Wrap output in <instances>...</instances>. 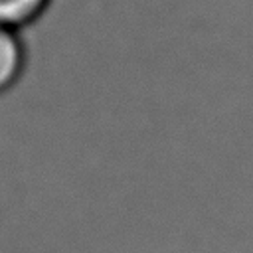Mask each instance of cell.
<instances>
[{
  "label": "cell",
  "instance_id": "7a4b0ae2",
  "mask_svg": "<svg viewBox=\"0 0 253 253\" xmlns=\"http://www.w3.org/2000/svg\"><path fill=\"white\" fill-rule=\"evenodd\" d=\"M49 0H0V28L18 30L36 22Z\"/></svg>",
  "mask_w": 253,
  "mask_h": 253
},
{
  "label": "cell",
  "instance_id": "6da1fadb",
  "mask_svg": "<svg viewBox=\"0 0 253 253\" xmlns=\"http://www.w3.org/2000/svg\"><path fill=\"white\" fill-rule=\"evenodd\" d=\"M26 67V45L18 30L0 28V95L10 91Z\"/></svg>",
  "mask_w": 253,
  "mask_h": 253
}]
</instances>
